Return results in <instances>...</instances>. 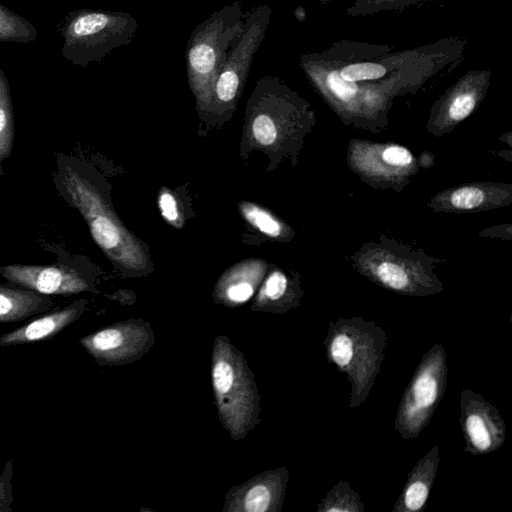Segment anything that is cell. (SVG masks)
Segmentation results:
<instances>
[{"label": "cell", "instance_id": "1", "mask_svg": "<svg viewBox=\"0 0 512 512\" xmlns=\"http://www.w3.org/2000/svg\"><path fill=\"white\" fill-rule=\"evenodd\" d=\"M466 44L465 38L448 37L392 51L388 45L340 40L322 52L304 54L300 67L337 105L352 109L380 106L388 96L417 88L437 72L455 66Z\"/></svg>", "mask_w": 512, "mask_h": 512}, {"label": "cell", "instance_id": "2", "mask_svg": "<svg viewBox=\"0 0 512 512\" xmlns=\"http://www.w3.org/2000/svg\"><path fill=\"white\" fill-rule=\"evenodd\" d=\"M245 13L238 0L214 11L188 38L185 61L190 90L197 111L209 116L216 79L239 40Z\"/></svg>", "mask_w": 512, "mask_h": 512}, {"label": "cell", "instance_id": "3", "mask_svg": "<svg viewBox=\"0 0 512 512\" xmlns=\"http://www.w3.org/2000/svg\"><path fill=\"white\" fill-rule=\"evenodd\" d=\"M386 341L384 329L373 320L352 317L330 321L324 339L326 357L350 382V409L368 397L384 360Z\"/></svg>", "mask_w": 512, "mask_h": 512}, {"label": "cell", "instance_id": "4", "mask_svg": "<svg viewBox=\"0 0 512 512\" xmlns=\"http://www.w3.org/2000/svg\"><path fill=\"white\" fill-rule=\"evenodd\" d=\"M61 184L65 195L87 222L102 251L116 263L145 268L148 258L138 240L121 224L97 189L77 172L65 169Z\"/></svg>", "mask_w": 512, "mask_h": 512}, {"label": "cell", "instance_id": "5", "mask_svg": "<svg viewBox=\"0 0 512 512\" xmlns=\"http://www.w3.org/2000/svg\"><path fill=\"white\" fill-rule=\"evenodd\" d=\"M448 366L442 343L421 358L397 409L394 428L403 440L416 438L430 423L447 386Z\"/></svg>", "mask_w": 512, "mask_h": 512}, {"label": "cell", "instance_id": "6", "mask_svg": "<svg viewBox=\"0 0 512 512\" xmlns=\"http://www.w3.org/2000/svg\"><path fill=\"white\" fill-rule=\"evenodd\" d=\"M271 14V6L265 4L245 15L242 34L216 79L209 115L223 117L234 111L255 54L265 38Z\"/></svg>", "mask_w": 512, "mask_h": 512}, {"label": "cell", "instance_id": "7", "mask_svg": "<svg viewBox=\"0 0 512 512\" xmlns=\"http://www.w3.org/2000/svg\"><path fill=\"white\" fill-rule=\"evenodd\" d=\"M138 22L133 15L121 11L85 10L74 17L69 39L75 58L83 65L100 61L113 50L133 41Z\"/></svg>", "mask_w": 512, "mask_h": 512}, {"label": "cell", "instance_id": "8", "mask_svg": "<svg viewBox=\"0 0 512 512\" xmlns=\"http://www.w3.org/2000/svg\"><path fill=\"white\" fill-rule=\"evenodd\" d=\"M459 422L464 449L473 456L494 452L505 442L506 425L498 408L468 388L460 394Z\"/></svg>", "mask_w": 512, "mask_h": 512}, {"label": "cell", "instance_id": "9", "mask_svg": "<svg viewBox=\"0 0 512 512\" xmlns=\"http://www.w3.org/2000/svg\"><path fill=\"white\" fill-rule=\"evenodd\" d=\"M0 274L11 284L45 295L70 296L89 289L82 274L67 265H6Z\"/></svg>", "mask_w": 512, "mask_h": 512}, {"label": "cell", "instance_id": "10", "mask_svg": "<svg viewBox=\"0 0 512 512\" xmlns=\"http://www.w3.org/2000/svg\"><path fill=\"white\" fill-rule=\"evenodd\" d=\"M86 301L75 300L61 309L48 312L15 330L0 336V346L46 341L74 323L84 312Z\"/></svg>", "mask_w": 512, "mask_h": 512}, {"label": "cell", "instance_id": "11", "mask_svg": "<svg viewBox=\"0 0 512 512\" xmlns=\"http://www.w3.org/2000/svg\"><path fill=\"white\" fill-rule=\"evenodd\" d=\"M439 463V447L435 445L413 466L393 512H419L426 508Z\"/></svg>", "mask_w": 512, "mask_h": 512}, {"label": "cell", "instance_id": "12", "mask_svg": "<svg viewBox=\"0 0 512 512\" xmlns=\"http://www.w3.org/2000/svg\"><path fill=\"white\" fill-rule=\"evenodd\" d=\"M490 78V70H473L461 77L442 99L446 117L453 122L468 117L488 89Z\"/></svg>", "mask_w": 512, "mask_h": 512}, {"label": "cell", "instance_id": "13", "mask_svg": "<svg viewBox=\"0 0 512 512\" xmlns=\"http://www.w3.org/2000/svg\"><path fill=\"white\" fill-rule=\"evenodd\" d=\"M53 302L48 295L17 285L0 284V322H17L48 312Z\"/></svg>", "mask_w": 512, "mask_h": 512}, {"label": "cell", "instance_id": "14", "mask_svg": "<svg viewBox=\"0 0 512 512\" xmlns=\"http://www.w3.org/2000/svg\"><path fill=\"white\" fill-rule=\"evenodd\" d=\"M262 264V261L243 262L231 271V281L226 287V296L230 301L242 303L252 296L253 281H256L264 271Z\"/></svg>", "mask_w": 512, "mask_h": 512}, {"label": "cell", "instance_id": "15", "mask_svg": "<svg viewBox=\"0 0 512 512\" xmlns=\"http://www.w3.org/2000/svg\"><path fill=\"white\" fill-rule=\"evenodd\" d=\"M437 0H355L346 9L350 17H366L379 13H404L433 3Z\"/></svg>", "mask_w": 512, "mask_h": 512}, {"label": "cell", "instance_id": "16", "mask_svg": "<svg viewBox=\"0 0 512 512\" xmlns=\"http://www.w3.org/2000/svg\"><path fill=\"white\" fill-rule=\"evenodd\" d=\"M318 512H364L360 495L344 480L338 481L320 501Z\"/></svg>", "mask_w": 512, "mask_h": 512}, {"label": "cell", "instance_id": "17", "mask_svg": "<svg viewBox=\"0 0 512 512\" xmlns=\"http://www.w3.org/2000/svg\"><path fill=\"white\" fill-rule=\"evenodd\" d=\"M14 141V119L7 84L0 78V163L10 156Z\"/></svg>", "mask_w": 512, "mask_h": 512}, {"label": "cell", "instance_id": "18", "mask_svg": "<svg viewBox=\"0 0 512 512\" xmlns=\"http://www.w3.org/2000/svg\"><path fill=\"white\" fill-rule=\"evenodd\" d=\"M240 211L245 220L264 235L277 238L283 235V224L266 209L250 202H242Z\"/></svg>", "mask_w": 512, "mask_h": 512}, {"label": "cell", "instance_id": "19", "mask_svg": "<svg viewBox=\"0 0 512 512\" xmlns=\"http://www.w3.org/2000/svg\"><path fill=\"white\" fill-rule=\"evenodd\" d=\"M485 199L484 192L477 187L466 186L455 190L450 197L452 206L458 210H472Z\"/></svg>", "mask_w": 512, "mask_h": 512}, {"label": "cell", "instance_id": "20", "mask_svg": "<svg viewBox=\"0 0 512 512\" xmlns=\"http://www.w3.org/2000/svg\"><path fill=\"white\" fill-rule=\"evenodd\" d=\"M13 472V460L6 461L0 474V512H12L11 504L14 498L12 494Z\"/></svg>", "mask_w": 512, "mask_h": 512}, {"label": "cell", "instance_id": "21", "mask_svg": "<svg viewBox=\"0 0 512 512\" xmlns=\"http://www.w3.org/2000/svg\"><path fill=\"white\" fill-rule=\"evenodd\" d=\"M271 503V492L263 485L254 486L246 495L244 505L249 512H264Z\"/></svg>", "mask_w": 512, "mask_h": 512}, {"label": "cell", "instance_id": "22", "mask_svg": "<svg viewBox=\"0 0 512 512\" xmlns=\"http://www.w3.org/2000/svg\"><path fill=\"white\" fill-rule=\"evenodd\" d=\"M158 206L163 218L175 226H180L181 217L179 208L174 195L166 189H163L158 198Z\"/></svg>", "mask_w": 512, "mask_h": 512}, {"label": "cell", "instance_id": "23", "mask_svg": "<svg viewBox=\"0 0 512 512\" xmlns=\"http://www.w3.org/2000/svg\"><path fill=\"white\" fill-rule=\"evenodd\" d=\"M287 287L288 280L285 274L275 270L266 279L263 292L268 299L276 301L285 295Z\"/></svg>", "mask_w": 512, "mask_h": 512}, {"label": "cell", "instance_id": "24", "mask_svg": "<svg viewBox=\"0 0 512 512\" xmlns=\"http://www.w3.org/2000/svg\"><path fill=\"white\" fill-rule=\"evenodd\" d=\"M234 381L232 366L224 360H219L213 368V384L217 392L227 393Z\"/></svg>", "mask_w": 512, "mask_h": 512}, {"label": "cell", "instance_id": "25", "mask_svg": "<svg viewBox=\"0 0 512 512\" xmlns=\"http://www.w3.org/2000/svg\"><path fill=\"white\" fill-rule=\"evenodd\" d=\"M382 159L388 165L405 167L411 164L413 157L410 151L406 148L398 145H392L384 149Z\"/></svg>", "mask_w": 512, "mask_h": 512}, {"label": "cell", "instance_id": "26", "mask_svg": "<svg viewBox=\"0 0 512 512\" xmlns=\"http://www.w3.org/2000/svg\"><path fill=\"white\" fill-rule=\"evenodd\" d=\"M294 17L299 22H303L306 19V11L302 5L297 6V8L294 10Z\"/></svg>", "mask_w": 512, "mask_h": 512}, {"label": "cell", "instance_id": "27", "mask_svg": "<svg viewBox=\"0 0 512 512\" xmlns=\"http://www.w3.org/2000/svg\"><path fill=\"white\" fill-rule=\"evenodd\" d=\"M5 22H6V21H4V20H2V19L0 18V32H2V31H3V24H4Z\"/></svg>", "mask_w": 512, "mask_h": 512}, {"label": "cell", "instance_id": "28", "mask_svg": "<svg viewBox=\"0 0 512 512\" xmlns=\"http://www.w3.org/2000/svg\"><path fill=\"white\" fill-rule=\"evenodd\" d=\"M321 4H326L328 2H331L333 0H318Z\"/></svg>", "mask_w": 512, "mask_h": 512}]
</instances>
